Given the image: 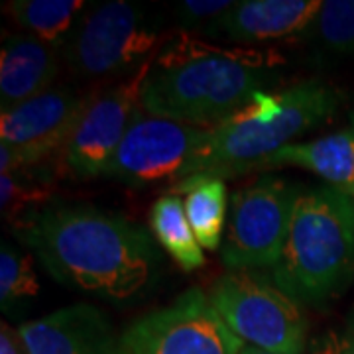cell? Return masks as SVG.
Returning a JSON list of instances; mask_svg holds the SVG:
<instances>
[{
    "label": "cell",
    "instance_id": "cell-9",
    "mask_svg": "<svg viewBox=\"0 0 354 354\" xmlns=\"http://www.w3.org/2000/svg\"><path fill=\"white\" fill-rule=\"evenodd\" d=\"M211 128L191 127L140 111L120 142L106 176L128 187H150L191 176V165Z\"/></svg>",
    "mask_w": 354,
    "mask_h": 354
},
{
    "label": "cell",
    "instance_id": "cell-20",
    "mask_svg": "<svg viewBox=\"0 0 354 354\" xmlns=\"http://www.w3.org/2000/svg\"><path fill=\"white\" fill-rule=\"evenodd\" d=\"M39 293V281L30 254L16 250L10 244H2L0 250V304L8 309L20 299Z\"/></svg>",
    "mask_w": 354,
    "mask_h": 354
},
{
    "label": "cell",
    "instance_id": "cell-1",
    "mask_svg": "<svg viewBox=\"0 0 354 354\" xmlns=\"http://www.w3.org/2000/svg\"><path fill=\"white\" fill-rule=\"evenodd\" d=\"M14 234L67 288L113 304L144 297L162 276V252L148 228L91 205L34 211Z\"/></svg>",
    "mask_w": 354,
    "mask_h": 354
},
{
    "label": "cell",
    "instance_id": "cell-25",
    "mask_svg": "<svg viewBox=\"0 0 354 354\" xmlns=\"http://www.w3.org/2000/svg\"><path fill=\"white\" fill-rule=\"evenodd\" d=\"M241 354H276V353H268V351H260V348L250 346V344H242Z\"/></svg>",
    "mask_w": 354,
    "mask_h": 354
},
{
    "label": "cell",
    "instance_id": "cell-5",
    "mask_svg": "<svg viewBox=\"0 0 354 354\" xmlns=\"http://www.w3.org/2000/svg\"><path fill=\"white\" fill-rule=\"evenodd\" d=\"M209 299L244 344L276 354H304L307 319L301 305L254 272H228L216 279Z\"/></svg>",
    "mask_w": 354,
    "mask_h": 354
},
{
    "label": "cell",
    "instance_id": "cell-23",
    "mask_svg": "<svg viewBox=\"0 0 354 354\" xmlns=\"http://www.w3.org/2000/svg\"><path fill=\"white\" fill-rule=\"evenodd\" d=\"M309 354H354V335L348 330H327L309 342Z\"/></svg>",
    "mask_w": 354,
    "mask_h": 354
},
{
    "label": "cell",
    "instance_id": "cell-10",
    "mask_svg": "<svg viewBox=\"0 0 354 354\" xmlns=\"http://www.w3.org/2000/svg\"><path fill=\"white\" fill-rule=\"evenodd\" d=\"M91 95L51 87L0 116V171L14 174L62 152Z\"/></svg>",
    "mask_w": 354,
    "mask_h": 354
},
{
    "label": "cell",
    "instance_id": "cell-2",
    "mask_svg": "<svg viewBox=\"0 0 354 354\" xmlns=\"http://www.w3.org/2000/svg\"><path fill=\"white\" fill-rule=\"evenodd\" d=\"M278 64L272 51L221 48L181 32L153 57L140 104L152 116L215 128L266 91Z\"/></svg>",
    "mask_w": 354,
    "mask_h": 354
},
{
    "label": "cell",
    "instance_id": "cell-26",
    "mask_svg": "<svg viewBox=\"0 0 354 354\" xmlns=\"http://www.w3.org/2000/svg\"><path fill=\"white\" fill-rule=\"evenodd\" d=\"M346 330L354 335V307H353V311H351V315H348V325H346Z\"/></svg>",
    "mask_w": 354,
    "mask_h": 354
},
{
    "label": "cell",
    "instance_id": "cell-27",
    "mask_svg": "<svg viewBox=\"0 0 354 354\" xmlns=\"http://www.w3.org/2000/svg\"><path fill=\"white\" fill-rule=\"evenodd\" d=\"M351 127L354 128V114H353V120H351Z\"/></svg>",
    "mask_w": 354,
    "mask_h": 354
},
{
    "label": "cell",
    "instance_id": "cell-19",
    "mask_svg": "<svg viewBox=\"0 0 354 354\" xmlns=\"http://www.w3.org/2000/svg\"><path fill=\"white\" fill-rule=\"evenodd\" d=\"M307 32L325 53H354V0H325Z\"/></svg>",
    "mask_w": 354,
    "mask_h": 354
},
{
    "label": "cell",
    "instance_id": "cell-6",
    "mask_svg": "<svg viewBox=\"0 0 354 354\" xmlns=\"http://www.w3.org/2000/svg\"><path fill=\"white\" fill-rule=\"evenodd\" d=\"M164 44L138 6L114 0L81 20L64 46V59L83 79L130 77L150 64Z\"/></svg>",
    "mask_w": 354,
    "mask_h": 354
},
{
    "label": "cell",
    "instance_id": "cell-16",
    "mask_svg": "<svg viewBox=\"0 0 354 354\" xmlns=\"http://www.w3.org/2000/svg\"><path fill=\"white\" fill-rule=\"evenodd\" d=\"M150 230L158 244L176 260V264L183 270H197L205 264V254L185 213V201L165 193L152 205L150 211Z\"/></svg>",
    "mask_w": 354,
    "mask_h": 354
},
{
    "label": "cell",
    "instance_id": "cell-8",
    "mask_svg": "<svg viewBox=\"0 0 354 354\" xmlns=\"http://www.w3.org/2000/svg\"><path fill=\"white\" fill-rule=\"evenodd\" d=\"M242 344L199 288L140 317L120 335V354H241Z\"/></svg>",
    "mask_w": 354,
    "mask_h": 354
},
{
    "label": "cell",
    "instance_id": "cell-3",
    "mask_svg": "<svg viewBox=\"0 0 354 354\" xmlns=\"http://www.w3.org/2000/svg\"><path fill=\"white\" fill-rule=\"evenodd\" d=\"M342 104V93L321 79H307L281 91H262L244 109L209 130L191 176L169 193L189 191L207 179L241 176L246 165L278 152L323 124Z\"/></svg>",
    "mask_w": 354,
    "mask_h": 354
},
{
    "label": "cell",
    "instance_id": "cell-17",
    "mask_svg": "<svg viewBox=\"0 0 354 354\" xmlns=\"http://www.w3.org/2000/svg\"><path fill=\"white\" fill-rule=\"evenodd\" d=\"M85 6L83 0H16L8 4V12L32 36L57 48L69 41Z\"/></svg>",
    "mask_w": 354,
    "mask_h": 354
},
{
    "label": "cell",
    "instance_id": "cell-21",
    "mask_svg": "<svg viewBox=\"0 0 354 354\" xmlns=\"http://www.w3.org/2000/svg\"><path fill=\"white\" fill-rule=\"evenodd\" d=\"M50 187L46 181H38L26 176V169L0 176V209L6 218L22 221L28 209L48 199Z\"/></svg>",
    "mask_w": 354,
    "mask_h": 354
},
{
    "label": "cell",
    "instance_id": "cell-22",
    "mask_svg": "<svg viewBox=\"0 0 354 354\" xmlns=\"http://www.w3.org/2000/svg\"><path fill=\"white\" fill-rule=\"evenodd\" d=\"M232 0H181L176 6V24L181 32L207 30L234 6Z\"/></svg>",
    "mask_w": 354,
    "mask_h": 354
},
{
    "label": "cell",
    "instance_id": "cell-13",
    "mask_svg": "<svg viewBox=\"0 0 354 354\" xmlns=\"http://www.w3.org/2000/svg\"><path fill=\"white\" fill-rule=\"evenodd\" d=\"M323 2L319 0H244L205 30L250 50L256 44L304 34L315 20Z\"/></svg>",
    "mask_w": 354,
    "mask_h": 354
},
{
    "label": "cell",
    "instance_id": "cell-24",
    "mask_svg": "<svg viewBox=\"0 0 354 354\" xmlns=\"http://www.w3.org/2000/svg\"><path fill=\"white\" fill-rule=\"evenodd\" d=\"M0 354H28L20 330L10 327L8 323L0 325Z\"/></svg>",
    "mask_w": 354,
    "mask_h": 354
},
{
    "label": "cell",
    "instance_id": "cell-15",
    "mask_svg": "<svg viewBox=\"0 0 354 354\" xmlns=\"http://www.w3.org/2000/svg\"><path fill=\"white\" fill-rule=\"evenodd\" d=\"M293 165L311 171L327 185L354 197V128H342L309 142H293L278 152L246 165L242 174Z\"/></svg>",
    "mask_w": 354,
    "mask_h": 354
},
{
    "label": "cell",
    "instance_id": "cell-18",
    "mask_svg": "<svg viewBox=\"0 0 354 354\" xmlns=\"http://www.w3.org/2000/svg\"><path fill=\"white\" fill-rule=\"evenodd\" d=\"M227 185L225 179H207L193 185L185 195V213L197 241L205 250L223 246L227 221Z\"/></svg>",
    "mask_w": 354,
    "mask_h": 354
},
{
    "label": "cell",
    "instance_id": "cell-7",
    "mask_svg": "<svg viewBox=\"0 0 354 354\" xmlns=\"http://www.w3.org/2000/svg\"><path fill=\"white\" fill-rule=\"evenodd\" d=\"M301 185L278 176H264L230 197L227 236L221 260L230 272H254L278 264L293 203Z\"/></svg>",
    "mask_w": 354,
    "mask_h": 354
},
{
    "label": "cell",
    "instance_id": "cell-4",
    "mask_svg": "<svg viewBox=\"0 0 354 354\" xmlns=\"http://www.w3.org/2000/svg\"><path fill=\"white\" fill-rule=\"evenodd\" d=\"M354 279V197L330 185L301 187L272 281L299 305H319Z\"/></svg>",
    "mask_w": 354,
    "mask_h": 354
},
{
    "label": "cell",
    "instance_id": "cell-11",
    "mask_svg": "<svg viewBox=\"0 0 354 354\" xmlns=\"http://www.w3.org/2000/svg\"><path fill=\"white\" fill-rule=\"evenodd\" d=\"M152 62L116 87L91 95L87 109L62 148V162L69 176L77 179L106 176L120 142L142 111L140 95Z\"/></svg>",
    "mask_w": 354,
    "mask_h": 354
},
{
    "label": "cell",
    "instance_id": "cell-14",
    "mask_svg": "<svg viewBox=\"0 0 354 354\" xmlns=\"http://www.w3.org/2000/svg\"><path fill=\"white\" fill-rule=\"evenodd\" d=\"M62 53L32 34H10L0 53V109L2 113L51 88L59 75Z\"/></svg>",
    "mask_w": 354,
    "mask_h": 354
},
{
    "label": "cell",
    "instance_id": "cell-12",
    "mask_svg": "<svg viewBox=\"0 0 354 354\" xmlns=\"http://www.w3.org/2000/svg\"><path fill=\"white\" fill-rule=\"evenodd\" d=\"M28 354H120L109 317L101 309L77 304L18 327Z\"/></svg>",
    "mask_w": 354,
    "mask_h": 354
}]
</instances>
